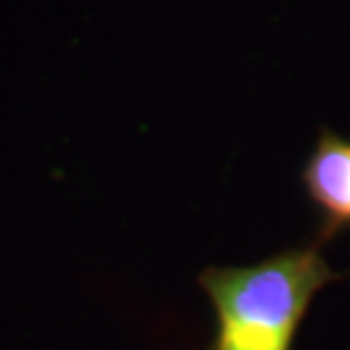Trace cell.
I'll list each match as a JSON object with an SVG mask.
<instances>
[{
	"label": "cell",
	"instance_id": "cell-1",
	"mask_svg": "<svg viewBox=\"0 0 350 350\" xmlns=\"http://www.w3.org/2000/svg\"><path fill=\"white\" fill-rule=\"evenodd\" d=\"M335 278L314 247L250 267L205 270L200 283L218 317L215 350H291L317 291Z\"/></svg>",
	"mask_w": 350,
	"mask_h": 350
},
{
	"label": "cell",
	"instance_id": "cell-2",
	"mask_svg": "<svg viewBox=\"0 0 350 350\" xmlns=\"http://www.w3.org/2000/svg\"><path fill=\"white\" fill-rule=\"evenodd\" d=\"M304 185L317 208L325 213L327 228L350 224V140L322 133L304 166Z\"/></svg>",
	"mask_w": 350,
	"mask_h": 350
}]
</instances>
